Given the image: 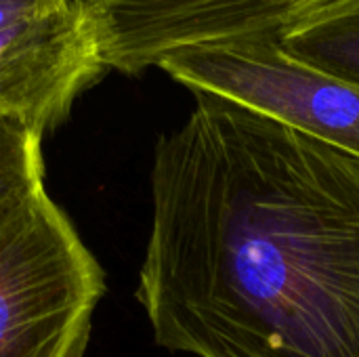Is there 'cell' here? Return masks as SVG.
Segmentation results:
<instances>
[{
    "mask_svg": "<svg viewBox=\"0 0 359 357\" xmlns=\"http://www.w3.org/2000/svg\"><path fill=\"white\" fill-rule=\"evenodd\" d=\"M276 38L290 57L359 86V0H328Z\"/></svg>",
    "mask_w": 359,
    "mask_h": 357,
    "instance_id": "obj_6",
    "label": "cell"
},
{
    "mask_svg": "<svg viewBox=\"0 0 359 357\" xmlns=\"http://www.w3.org/2000/svg\"><path fill=\"white\" fill-rule=\"evenodd\" d=\"M191 93L250 107L359 158V86L290 57L276 34L172 50L158 63Z\"/></svg>",
    "mask_w": 359,
    "mask_h": 357,
    "instance_id": "obj_3",
    "label": "cell"
},
{
    "mask_svg": "<svg viewBox=\"0 0 359 357\" xmlns=\"http://www.w3.org/2000/svg\"><path fill=\"white\" fill-rule=\"evenodd\" d=\"M151 166L137 301L196 357H359V158L194 93Z\"/></svg>",
    "mask_w": 359,
    "mask_h": 357,
    "instance_id": "obj_1",
    "label": "cell"
},
{
    "mask_svg": "<svg viewBox=\"0 0 359 357\" xmlns=\"http://www.w3.org/2000/svg\"><path fill=\"white\" fill-rule=\"evenodd\" d=\"M328 0H78L105 65L126 76L158 67L172 50L278 34Z\"/></svg>",
    "mask_w": 359,
    "mask_h": 357,
    "instance_id": "obj_5",
    "label": "cell"
},
{
    "mask_svg": "<svg viewBox=\"0 0 359 357\" xmlns=\"http://www.w3.org/2000/svg\"><path fill=\"white\" fill-rule=\"evenodd\" d=\"M105 274L44 191L0 225V357H84Z\"/></svg>",
    "mask_w": 359,
    "mask_h": 357,
    "instance_id": "obj_2",
    "label": "cell"
},
{
    "mask_svg": "<svg viewBox=\"0 0 359 357\" xmlns=\"http://www.w3.org/2000/svg\"><path fill=\"white\" fill-rule=\"evenodd\" d=\"M107 72L78 0H0V120L44 137Z\"/></svg>",
    "mask_w": 359,
    "mask_h": 357,
    "instance_id": "obj_4",
    "label": "cell"
},
{
    "mask_svg": "<svg viewBox=\"0 0 359 357\" xmlns=\"http://www.w3.org/2000/svg\"><path fill=\"white\" fill-rule=\"evenodd\" d=\"M42 135L13 120H0V225L44 194Z\"/></svg>",
    "mask_w": 359,
    "mask_h": 357,
    "instance_id": "obj_7",
    "label": "cell"
}]
</instances>
